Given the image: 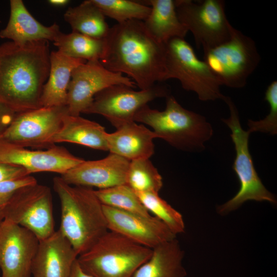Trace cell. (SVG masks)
Here are the masks:
<instances>
[{"mask_svg":"<svg viewBox=\"0 0 277 277\" xmlns=\"http://www.w3.org/2000/svg\"><path fill=\"white\" fill-rule=\"evenodd\" d=\"M105 40V53L100 61L106 69L126 74L140 90L166 81L165 44L149 33L143 21L117 23Z\"/></svg>","mask_w":277,"mask_h":277,"instance_id":"cell-1","label":"cell"},{"mask_svg":"<svg viewBox=\"0 0 277 277\" xmlns=\"http://www.w3.org/2000/svg\"><path fill=\"white\" fill-rule=\"evenodd\" d=\"M49 41L0 45V102L17 113L41 107L50 69Z\"/></svg>","mask_w":277,"mask_h":277,"instance_id":"cell-2","label":"cell"},{"mask_svg":"<svg viewBox=\"0 0 277 277\" xmlns=\"http://www.w3.org/2000/svg\"><path fill=\"white\" fill-rule=\"evenodd\" d=\"M53 183L61 203L58 230L78 256L108 231L103 205L92 188L68 184L61 176Z\"/></svg>","mask_w":277,"mask_h":277,"instance_id":"cell-3","label":"cell"},{"mask_svg":"<svg viewBox=\"0 0 277 277\" xmlns=\"http://www.w3.org/2000/svg\"><path fill=\"white\" fill-rule=\"evenodd\" d=\"M134 121L149 126L156 138L183 151H202L213 135L205 117L184 108L170 95L166 97L164 110L146 105L135 114Z\"/></svg>","mask_w":277,"mask_h":277,"instance_id":"cell-4","label":"cell"},{"mask_svg":"<svg viewBox=\"0 0 277 277\" xmlns=\"http://www.w3.org/2000/svg\"><path fill=\"white\" fill-rule=\"evenodd\" d=\"M152 249L110 230L77 256L83 270L93 277H132Z\"/></svg>","mask_w":277,"mask_h":277,"instance_id":"cell-5","label":"cell"},{"mask_svg":"<svg viewBox=\"0 0 277 277\" xmlns=\"http://www.w3.org/2000/svg\"><path fill=\"white\" fill-rule=\"evenodd\" d=\"M220 85L241 88L261 61L254 41L232 26L230 38L204 52V60Z\"/></svg>","mask_w":277,"mask_h":277,"instance_id":"cell-6","label":"cell"},{"mask_svg":"<svg viewBox=\"0 0 277 277\" xmlns=\"http://www.w3.org/2000/svg\"><path fill=\"white\" fill-rule=\"evenodd\" d=\"M223 100L227 104L230 111L229 117L222 121L231 131L230 136L236 151L232 168L239 180L240 188L232 199L217 207V212L225 215L237 209L249 200L276 203L274 195L263 184L255 169L248 149L250 133L242 128L238 109L231 98L224 96Z\"/></svg>","mask_w":277,"mask_h":277,"instance_id":"cell-7","label":"cell"},{"mask_svg":"<svg viewBox=\"0 0 277 277\" xmlns=\"http://www.w3.org/2000/svg\"><path fill=\"white\" fill-rule=\"evenodd\" d=\"M166 81L175 78L183 88L195 92L202 101L223 100L220 84L189 43L174 38L165 44Z\"/></svg>","mask_w":277,"mask_h":277,"instance_id":"cell-8","label":"cell"},{"mask_svg":"<svg viewBox=\"0 0 277 277\" xmlns=\"http://www.w3.org/2000/svg\"><path fill=\"white\" fill-rule=\"evenodd\" d=\"M175 6L181 22L190 31L198 47L204 52L227 41L232 25L225 13L223 0H175Z\"/></svg>","mask_w":277,"mask_h":277,"instance_id":"cell-9","label":"cell"},{"mask_svg":"<svg viewBox=\"0 0 277 277\" xmlns=\"http://www.w3.org/2000/svg\"><path fill=\"white\" fill-rule=\"evenodd\" d=\"M4 219L26 228L39 241L55 231L50 188L37 183L19 189L4 207Z\"/></svg>","mask_w":277,"mask_h":277,"instance_id":"cell-10","label":"cell"},{"mask_svg":"<svg viewBox=\"0 0 277 277\" xmlns=\"http://www.w3.org/2000/svg\"><path fill=\"white\" fill-rule=\"evenodd\" d=\"M169 95V90L164 85L136 91L125 85H114L97 93L83 113L101 115L116 129L134 121L135 114L148 103Z\"/></svg>","mask_w":277,"mask_h":277,"instance_id":"cell-11","label":"cell"},{"mask_svg":"<svg viewBox=\"0 0 277 277\" xmlns=\"http://www.w3.org/2000/svg\"><path fill=\"white\" fill-rule=\"evenodd\" d=\"M67 114V105L41 107L17 113L1 141L25 148L48 149L55 145L52 139Z\"/></svg>","mask_w":277,"mask_h":277,"instance_id":"cell-12","label":"cell"},{"mask_svg":"<svg viewBox=\"0 0 277 277\" xmlns=\"http://www.w3.org/2000/svg\"><path fill=\"white\" fill-rule=\"evenodd\" d=\"M118 84L132 88L136 85L127 76L106 69L100 61H88L80 65L73 70L68 87L67 106L69 114L80 115L91 105L97 93Z\"/></svg>","mask_w":277,"mask_h":277,"instance_id":"cell-13","label":"cell"},{"mask_svg":"<svg viewBox=\"0 0 277 277\" xmlns=\"http://www.w3.org/2000/svg\"><path fill=\"white\" fill-rule=\"evenodd\" d=\"M38 244L32 232L4 219L0 224L1 277H32Z\"/></svg>","mask_w":277,"mask_h":277,"instance_id":"cell-14","label":"cell"},{"mask_svg":"<svg viewBox=\"0 0 277 277\" xmlns=\"http://www.w3.org/2000/svg\"><path fill=\"white\" fill-rule=\"evenodd\" d=\"M103 207L108 230L138 244L152 249L176 239V235L153 215H143L104 205Z\"/></svg>","mask_w":277,"mask_h":277,"instance_id":"cell-15","label":"cell"},{"mask_svg":"<svg viewBox=\"0 0 277 277\" xmlns=\"http://www.w3.org/2000/svg\"><path fill=\"white\" fill-rule=\"evenodd\" d=\"M84 161L55 145L46 150H31L0 141V162L22 167L30 174L52 172L62 175Z\"/></svg>","mask_w":277,"mask_h":277,"instance_id":"cell-16","label":"cell"},{"mask_svg":"<svg viewBox=\"0 0 277 277\" xmlns=\"http://www.w3.org/2000/svg\"><path fill=\"white\" fill-rule=\"evenodd\" d=\"M130 162L110 153L100 160H84L61 177L71 185L106 189L126 184Z\"/></svg>","mask_w":277,"mask_h":277,"instance_id":"cell-17","label":"cell"},{"mask_svg":"<svg viewBox=\"0 0 277 277\" xmlns=\"http://www.w3.org/2000/svg\"><path fill=\"white\" fill-rule=\"evenodd\" d=\"M78 255L60 230L39 241L31 268L32 277H69Z\"/></svg>","mask_w":277,"mask_h":277,"instance_id":"cell-18","label":"cell"},{"mask_svg":"<svg viewBox=\"0 0 277 277\" xmlns=\"http://www.w3.org/2000/svg\"><path fill=\"white\" fill-rule=\"evenodd\" d=\"M61 32L56 23L46 26L37 21L22 0H11L9 21L5 28L1 30L0 37L22 46L41 41L54 42Z\"/></svg>","mask_w":277,"mask_h":277,"instance_id":"cell-19","label":"cell"},{"mask_svg":"<svg viewBox=\"0 0 277 277\" xmlns=\"http://www.w3.org/2000/svg\"><path fill=\"white\" fill-rule=\"evenodd\" d=\"M112 133H107L108 151L131 161L150 159L154 153V132L135 121L126 123Z\"/></svg>","mask_w":277,"mask_h":277,"instance_id":"cell-20","label":"cell"},{"mask_svg":"<svg viewBox=\"0 0 277 277\" xmlns=\"http://www.w3.org/2000/svg\"><path fill=\"white\" fill-rule=\"evenodd\" d=\"M87 61L66 56L58 51L50 55V69L41 98V107L67 105L68 87L73 70Z\"/></svg>","mask_w":277,"mask_h":277,"instance_id":"cell-21","label":"cell"},{"mask_svg":"<svg viewBox=\"0 0 277 277\" xmlns=\"http://www.w3.org/2000/svg\"><path fill=\"white\" fill-rule=\"evenodd\" d=\"M184 252L174 239L152 249L151 256L132 277H186Z\"/></svg>","mask_w":277,"mask_h":277,"instance_id":"cell-22","label":"cell"},{"mask_svg":"<svg viewBox=\"0 0 277 277\" xmlns=\"http://www.w3.org/2000/svg\"><path fill=\"white\" fill-rule=\"evenodd\" d=\"M107 132L98 123L80 115L66 114L62 126L52 139V143L67 142L82 145L92 149L108 151Z\"/></svg>","mask_w":277,"mask_h":277,"instance_id":"cell-23","label":"cell"},{"mask_svg":"<svg viewBox=\"0 0 277 277\" xmlns=\"http://www.w3.org/2000/svg\"><path fill=\"white\" fill-rule=\"evenodd\" d=\"M146 2L151 11L143 22L147 30L155 39L165 44L172 38H184L188 31L177 16L174 1Z\"/></svg>","mask_w":277,"mask_h":277,"instance_id":"cell-24","label":"cell"},{"mask_svg":"<svg viewBox=\"0 0 277 277\" xmlns=\"http://www.w3.org/2000/svg\"><path fill=\"white\" fill-rule=\"evenodd\" d=\"M73 32L98 39L105 38L110 30L105 16L91 0L69 7L64 14Z\"/></svg>","mask_w":277,"mask_h":277,"instance_id":"cell-25","label":"cell"},{"mask_svg":"<svg viewBox=\"0 0 277 277\" xmlns=\"http://www.w3.org/2000/svg\"><path fill=\"white\" fill-rule=\"evenodd\" d=\"M53 44L62 54L87 62L100 61L106 48L105 38H95L73 31L61 32Z\"/></svg>","mask_w":277,"mask_h":277,"instance_id":"cell-26","label":"cell"},{"mask_svg":"<svg viewBox=\"0 0 277 277\" xmlns=\"http://www.w3.org/2000/svg\"><path fill=\"white\" fill-rule=\"evenodd\" d=\"M135 192L159 193L163 186V179L149 159L130 162L126 183Z\"/></svg>","mask_w":277,"mask_h":277,"instance_id":"cell-27","label":"cell"},{"mask_svg":"<svg viewBox=\"0 0 277 277\" xmlns=\"http://www.w3.org/2000/svg\"><path fill=\"white\" fill-rule=\"evenodd\" d=\"M94 192L104 205L143 215H151L136 192L126 184L94 190Z\"/></svg>","mask_w":277,"mask_h":277,"instance_id":"cell-28","label":"cell"},{"mask_svg":"<svg viewBox=\"0 0 277 277\" xmlns=\"http://www.w3.org/2000/svg\"><path fill=\"white\" fill-rule=\"evenodd\" d=\"M145 208L153 216L164 223L175 235L185 231V223L182 215L161 198L159 193L136 192Z\"/></svg>","mask_w":277,"mask_h":277,"instance_id":"cell-29","label":"cell"},{"mask_svg":"<svg viewBox=\"0 0 277 277\" xmlns=\"http://www.w3.org/2000/svg\"><path fill=\"white\" fill-rule=\"evenodd\" d=\"M104 15L118 24L131 20L144 21L148 16L149 6L131 0H91Z\"/></svg>","mask_w":277,"mask_h":277,"instance_id":"cell-30","label":"cell"},{"mask_svg":"<svg viewBox=\"0 0 277 277\" xmlns=\"http://www.w3.org/2000/svg\"><path fill=\"white\" fill-rule=\"evenodd\" d=\"M265 100L268 102L270 111L263 120L248 122V131L268 133L271 135L277 133V81H273L267 87L265 93Z\"/></svg>","mask_w":277,"mask_h":277,"instance_id":"cell-31","label":"cell"},{"mask_svg":"<svg viewBox=\"0 0 277 277\" xmlns=\"http://www.w3.org/2000/svg\"><path fill=\"white\" fill-rule=\"evenodd\" d=\"M37 183L31 175L0 182V207H5L21 188Z\"/></svg>","mask_w":277,"mask_h":277,"instance_id":"cell-32","label":"cell"},{"mask_svg":"<svg viewBox=\"0 0 277 277\" xmlns=\"http://www.w3.org/2000/svg\"><path fill=\"white\" fill-rule=\"evenodd\" d=\"M30 175L19 166L0 162V182L21 178Z\"/></svg>","mask_w":277,"mask_h":277,"instance_id":"cell-33","label":"cell"},{"mask_svg":"<svg viewBox=\"0 0 277 277\" xmlns=\"http://www.w3.org/2000/svg\"><path fill=\"white\" fill-rule=\"evenodd\" d=\"M69 277H93L84 271L77 260L74 263Z\"/></svg>","mask_w":277,"mask_h":277,"instance_id":"cell-34","label":"cell"},{"mask_svg":"<svg viewBox=\"0 0 277 277\" xmlns=\"http://www.w3.org/2000/svg\"><path fill=\"white\" fill-rule=\"evenodd\" d=\"M48 3L54 6L57 7L64 6L67 5L69 3L68 0H49Z\"/></svg>","mask_w":277,"mask_h":277,"instance_id":"cell-35","label":"cell"},{"mask_svg":"<svg viewBox=\"0 0 277 277\" xmlns=\"http://www.w3.org/2000/svg\"><path fill=\"white\" fill-rule=\"evenodd\" d=\"M4 219V207H0V224Z\"/></svg>","mask_w":277,"mask_h":277,"instance_id":"cell-36","label":"cell"},{"mask_svg":"<svg viewBox=\"0 0 277 277\" xmlns=\"http://www.w3.org/2000/svg\"><path fill=\"white\" fill-rule=\"evenodd\" d=\"M1 277V276H0Z\"/></svg>","mask_w":277,"mask_h":277,"instance_id":"cell-37","label":"cell"}]
</instances>
